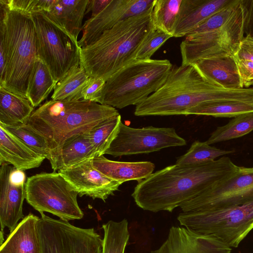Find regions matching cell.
Instances as JSON below:
<instances>
[{
    "label": "cell",
    "mask_w": 253,
    "mask_h": 253,
    "mask_svg": "<svg viewBox=\"0 0 253 253\" xmlns=\"http://www.w3.org/2000/svg\"><path fill=\"white\" fill-rule=\"evenodd\" d=\"M40 213L41 253H103V239L93 228L77 227Z\"/></svg>",
    "instance_id": "cell-11"
},
{
    "label": "cell",
    "mask_w": 253,
    "mask_h": 253,
    "mask_svg": "<svg viewBox=\"0 0 253 253\" xmlns=\"http://www.w3.org/2000/svg\"><path fill=\"white\" fill-rule=\"evenodd\" d=\"M219 100H253V87L226 89L207 81L192 65L172 67L164 84L136 106V116L186 115L197 105Z\"/></svg>",
    "instance_id": "cell-2"
},
{
    "label": "cell",
    "mask_w": 253,
    "mask_h": 253,
    "mask_svg": "<svg viewBox=\"0 0 253 253\" xmlns=\"http://www.w3.org/2000/svg\"><path fill=\"white\" fill-rule=\"evenodd\" d=\"M89 0H55L47 12V17L77 40Z\"/></svg>",
    "instance_id": "cell-23"
},
{
    "label": "cell",
    "mask_w": 253,
    "mask_h": 253,
    "mask_svg": "<svg viewBox=\"0 0 253 253\" xmlns=\"http://www.w3.org/2000/svg\"><path fill=\"white\" fill-rule=\"evenodd\" d=\"M172 36L157 29H154L144 42L137 52L135 60L151 59L155 52Z\"/></svg>",
    "instance_id": "cell-36"
},
{
    "label": "cell",
    "mask_w": 253,
    "mask_h": 253,
    "mask_svg": "<svg viewBox=\"0 0 253 253\" xmlns=\"http://www.w3.org/2000/svg\"><path fill=\"white\" fill-rule=\"evenodd\" d=\"M192 65L202 77L219 87L230 90L244 88L233 56L203 58Z\"/></svg>",
    "instance_id": "cell-18"
},
{
    "label": "cell",
    "mask_w": 253,
    "mask_h": 253,
    "mask_svg": "<svg viewBox=\"0 0 253 253\" xmlns=\"http://www.w3.org/2000/svg\"><path fill=\"white\" fill-rule=\"evenodd\" d=\"M40 218L32 213L25 216L0 246V253H41Z\"/></svg>",
    "instance_id": "cell-21"
},
{
    "label": "cell",
    "mask_w": 253,
    "mask_h": 253,
    "mask_svg": "<svg viewBox=\"0 0 253 253\" xmlns=\"http://www.w3.org/2000/svg\"><path fill=\"white\" fill-rule=\"evenodd\" d=\"M119 115L115 108L97 102L51 99L33 112L26 125L44 138L52 157L68 138Z\"/></svg>",
    "instance_id": "cell-4"
},
{
    "label": "cell",
    "mask_w": 253,
    "mask_h": 253,
    "mask_svg": "<svg viewBox=\"0 0 253 253\" xmlns=\"http://www.w3.org/2000/svg\"><path fill=\"white\" fill-rule=\"evenodd\" d=\"M155 0H111L96 15L85 21L82 38L78 41L82 48L95 42L105 31L119 22L140 14L153 6Z\"/></svg>",
    "instance_id": "cell-14"
},
{
    "label": "cell",
    "mask_w": 253,
    "mask_h": 253,
    "mask_svg": "<svg viewBox=\"0 0 253 253\" xmlns=\"http://www.w3.org/2000/svg\"><path fill=\"white\" fill-rule=\"evenodd\" d=\"M45 159L0 125V166L12 164L17 169L24 171L40 167Z\"/></svg>",
    "instance_id": "cell-20"
},
{
    "label": "cell",
    "mask_w": 253,
    "mask_h": 253,
    "mask_svg": "<svg viewBox=\"0 0 253 253\" xmlns=\"http://www.w3.org/2000/svg\"><path fill=\"white\" fill-rule=\"evenodd\" d=\"M233 57L243 88L251 87L253 85V37L244 36Z\"/></svg>",
    "instance_id": "cell-33"
},
{
    "label": "cell",
    "mask_w": 253,
    "mask_h": 253,
    "mask_svg": "<svg viewBox=\"0 0 253 253\" xmlns=\"http://www.w3.org/2000/svg\"><path fill=\"white\" fill-rule=\"evenodd\" d=\"M244 10V36L253 37V0H241Z\"/></svg>",
    "instance_id": "cell-39"
},
{
    "label": "cell",
    "mask_w": 253,
    "mask_h": 253,
    "mask_svg": "<svg viewBox=\"0 0 253 253\" xmlns=\"http://www.w3.org/2000/svg\"><path fill=\"white\" fill-rule=\"evenodd\" d=\"M177 218L183 227L237 248L253 229V200L221 209L182 212Z\"/></svg>",
    "instance_id": "cell-7"
},
{
    "label": "cell",
    "mask_w": 253,
    "mask_h": 253,
    "mask_svg": "<svg viewBox=\"0 0 253 253\" xmlns=\"http://www.w3.org/2000/svg\"><path fill=\"white\" fill-rule=\"evenodd\" d=\"M105 81L90 77L82 92V100L99 103Z\"/></svg>",
    "instance_id": "cell-38"
},
{
    "label": "cell",
    "mask_w": 253,
    "mask_h": 253,
    "mask_svg": "<svg viewBox=\"0 0 253 253\" xmlns=\"http://www.w3.org/2000/svg\"><path fill=\"white\" fill-rule=\"evenodd\" d=\"M94 168L107 177L123 182L130 180L138 182L151 174L155 168L151 162H118L109 160L104 155L92 160Z\"/></svg>",
    "instance_id": "cell-22"
},
{
    "label": "cell",
    "mask_w": 253,
    "mask_h": 253,
    "mask_svg": "<svg viewBox=\"0 0 253 253\" xmlns=\"http://www.w3.org/2000/svg\"><path fill=\"white\" fill-rule=\"evenodd\" d=\"M89 132V131H88ZM97 156L88 132L71 136L49 161L53 171L59 170Z\"/></svg>",
    "instance_id": "cell-24"
},
{
    "label": "cell",
    "mask_w": 253,
    "mask_h": 253,
    "mask_svg": "<svg viewBox=\"0 0 253 253\" xmlns=\"http://www.w3.org/2000/svg\"><path fill=\"white\" fill-rule=\"evenodd\" d=\"M0 125L39 155L49 161L51 159L52 154L45 140L26 124L12 126Z\"/></svg>",
    "instance_id": "cell-35"
},
{
    "label": "cell",
    "mask_w": 253,
    "mask_h": 253,
    "mask_svg": "<svg viewBox=\"0 0 253 253\" xmlns=\"http://www.w3.org/2000/svg\"><path fill=\"white\" fill-rule=\"evenodd\" d=\"M34 111L27 98L0 86V125H26Z\"/></svg>",
    "instance_id": "cell-25"
},
{
    "label": "cell",
    "mask_w": 253,
    "mask_h": 253,
    "mask_svg": "<svg viewBox=\"0 0 253 253\" xmlns=\"http://www.w3.org/2000/svg\"><path fill=\"white\" fill-rule=\"evenodd\" d=\"M231 250L211 236L185 227L172 226L165 241L151 253H231Z\"/></svg>",
    "instance_id": "cell-16"
},
{
    "label": "cell",
    "mask_w": 253,
    "mask_h": 253,
    "mask_svg": "<svg viewBox=\"0 0 253 253\" xmlns=\"http://www.w3.org/2000/svg\"><path fill=\"white\" fill-rule=\"evenodd\" d=\"M244 10L239 7L223 26L207 32L188 35L180 45L181 65H192L203 58L233 56L244 37Z\"/></svg>",
    "instance_id": "cell-10"
},
{
    "label": "cell",
    "mask_w": 253,
    "mask_h": 253,
    "mask_svg": "<svg viewBox=\"0 0 253 253\" xmlns=\"http://www.w3.org/2000/svg\"><path fill=\"white\" fill-rule=\"evenodd\" d=\"M12 10L31 14L36 12H47L55 0H1Z\"/></svg>",
    "instance_id": "cell-37"
},
{
    "label": "cell",
    "mask_w": 253,
    "mask_h": 253,
    "mask_svg": "<svg viewBox=\"0 0 253 253\" xmlns=\"http://www.w3.org/2000/svg\"><path fill=\"white\" fill-rule=\"evenodd\" d=\"M234 150H226L211 146L205 142L194 141L187 152L179 157L177 165L197 164L211 162L217 158L234 153Z\"/></svg>",
    "instance_id": "cell-34"
},
{
    "label": "cell",
    "mask_w": 253,
    "mask_h": 253,
    "mask_svg": "<svg viewBox=\"0 0 253 253\" xmlns=\"http://www.w3.org/2000/svg\"><path fill=\"white\" fill-rule=\"evenodd\" d=\"M253 130V112L233 118L226 125L218 126L206 141L210 144L242 137Z\"/></svg>",
    "instance_id": "cell-29"
},
{
    "label": "cell",
    "mask_w": 253,
    "mask_h": 253,
    "mask_svg": "<svg viewBox=\"0 0 253 253\" xmlns=\"http://www.w3.org/2000/svg\"><path fill=\"white\" fill-rule=\"evenodd\" d=\"M111 0H89L85 14L91 11V17H93L103 10Z\"/></svg>",
    "instance_id": "cell-40"
},
{
    "label": "cell",
    "mask_w": 253,
    "mask_h": 253,
    "mask_svg": "<svg viewBox=\"0 0 253 253\" xmlns=\"http://www.w3.org/2000/svg\"><path fill=\"white\" fill-rule=\"evenodd\" d=\"M10 180L14 184L18 185L25 184V174L24 171L17 169L14 167L10 173Z\"/></svg>",
    "instance_id": "cell-41"
},
{
    "label": "cell",
    "mask_w": 253,
    "mask_h": 253,
    "mask_svg": "<svg viewBox=\"0 0 253 253\" xmlns=\"http://www.w3.org/2000/svg\"><path fill=\"white\" fill-rule=\"evenodd\" d=\"M90 77L81 66L70 72L54 88L52 100H82V92Z\"/></svg>",
    "instance_id": "cell-28"
},
{
    "label": "cell",
    "mask_w": 253,
    "mask_h": 253,
    "mask_svg": "<svg viewBox=\"0 0 253 253\" xmlns=\"http://www.w3.org/2000/svg\"><path fill=\"white\" fill-rule=\"evenodd\" d=\"M238 168L225 156L201 164L171 165L138 182L131 196L145 211L172 212L235 173Z\"/></svg>",
    "instance_id": "cell-1"
},
{
    "label": "cell",
    "mask_w": 253,
    "mask_h": 253,
    "mask_svg": "<svg viewBox=\"0 0 253 253\" xmlns=\"http://www.w3.org/2000/svg\"><path fill=\"white\" fill-rule=\"evenodd\" d=\"M182 0H155L152 12L155 29L173 37Z\"/></svg>",
    "instance_id": "cell-30"
},
{
    "label": "cell",
    "mask_w": 253,
    "mask_h": 253,
    "mask_svg": "<svg viewBox=\"0 0 253 253\" xmlns=\"http://www.w3.org/2000/svg\"><path fill=\"white\" fill-rule=\"evenodd\" d=\"M253 200V167L237 171L180 206L183 212L215 210Z\"/></svg>",
    "instance_id": "cell-12"
},
{
    "label": "cell",
    "mask_w": 253,
    "mask_h": 253,
    "mask_svg": "<svg viewBox=\"0 0 253 253\" xmlns=\"http://www.w3.org/2000/svg\"><path fill=\"white\" fill-rule=\"evenodd\" d=\"M31 15L36 31L38 57L58 83L80 66L81 48L77 40L49 19L43 11Z\"/></svg>",
    "instance_id": "cell-8"
},
{
    "label": "cell",
    "mask_w": 253,
    "mask_h": 253,
    "mask_svg": "<svg viewBox=\"0 0 253 253\" xmlns=\"http://www.w3.org/2000/svg\"><path fill=\"white\" fill-rule=\"evenodd\" d=\"M152 9L119 22L81 48L80 66L90 77L106 81L135 60L141 45L155 29Z\"/></svg>",
    "instance_id": "cell-3"
},
{
    "label": "cell",
    "mask_w": 253,
    "mask_h": 253,
    "mask_svg": "<svg viewBox=\"0 0 253 253\" xmlns=\"http://www.w3.org/2000/svg\"><path fill=\"white\" fill-rule=\"evenodd\" d=\"M57 83L46 65L37 57L27 94V98L34 108L47 97Z\"/></svg>",
    "instance_id": "cell-27"
},
{
    "label": "cell",
    "mask_w": 253,
    "mask_h": 253,
    "mask_svg": "<svg viewBox=\"0 0 253 253\" xmlns=\"http://www.w3.org/2000/svg\"><path fill=\"white\" fill-rule=\"evenodd\" d=\"M92 160H86L58 172L80 197L85 195L105 202L123 182L111 179L97 170Z\"/></svg>",
    "instance_id": "cell-15"
},
{
    "label": "cell",
    "mask_w": 253,
    "mask_h": 253,
    "mask_svg": "<svg viewBox=\"0 0 253 253\" xmlns=\"http://www.w3.org/2000/svg\"><path fill=\"white\" fill-rule=\"evenodd\" d=\"M172 66L167 59L134 60L106 81L99 103L119 109L137 106L164 84Z\"/></svg>",
    "instance_id": "cell-6"
},
{
    "label": "cell",
    "mask_w": 253,
    "mask_h": 253,
    "mask_svg": "<svg viewBox=\"0 0 253 253\" xmlns=\"http://www.w3.org/2000/svg\"><path fill=\"white\" fill-rule=\"evenodd\" d=\"M103 253H125L129 238L127 219L109 220L102 224Z\"/></svg>",
    "instance_id": "cell-31"
},
{
    "label": "cell",
    "mask_w": 253,
    "mask_h": 253,
    "mask_svg": "<svg viewBox=\"0 0 253 253\" xmlns=\"http://www.w3.org/2000/svg\"><path fill=\"white\" fill-rule=\"evenodd\" d=\"M13 167L7 164L0 168V231L7 227L10 233L25 217L23 204L26 198L25 184L16 185L10 180Z\"/></svg>",
    "instance_id": "cell-17"
},
{
    "label": "cell",
    "mask_w": 253,
    "mask_h": 253,
    "mask_svg": "<svg viewBox=\"0 0 253 253\" xmlns=\"http://www.w3.org/2000/svg\"><path fill=\"white\" fill-rule=\"evenodd\" d=\"M253 112V100H219L200 104L190 109L186 115H196L215 118H235Z\"/></svg>",
    "instance_id": "cell-26"
},
{
    "label": "cell",
    "mask_w": 253,
    "mask_h": 253,
    "mask_svg": "<svg viewBox=\"0 0 253 253\" xmlns=\"http://www.w3.org/2000/svg\"><path fill=\"white\" fill-rule=\"evenodd\" d=\"M121 122V116L119 115L103 122L88 132L97 156L104 155L116 136Z\"/></svg>",
    "instance_id": "cell-32"
},
{
    "label": "cell",
    "mask_w": 253,
    "mask_h": 253,
    "mask_svg": "<svg viewBox=\"0 0 253 253\" xmlns=\"http://www.w3.org/2000/svg\"><path fill=\"white\" fill-rule=\"evenodd\" d=\"M0 50L5 66L0 86L27 98L38 57L37 34L31 14L9 9L0 0Z\"/></svg>",
    "instance_id": "cell-5"
},
{
    "label": "cell",
    "mask_w": 253,
    "mask_h": 253,
    "mask_svg": "<svg viewBox=\"0 0 253 253\" xmlns=\"http://www.w3.org/2000/svg\"><path fill=\"white\" fill-rule=\"evenodd\" d=\"M232 0H182L173 37H186Z\"/></svg>",
    "instance_id": "cell-19"
},
{
    "label": "cell",
    "mask_w": 253,
    "mask_h": 253,
    "mask_svg": "<svg viewBox=\"0 0 253 253\" xmlns=\"http://www.w3.org/2000/svg\"><path fill=\"white\" fill-rule=\"evenodd\" d=\"M25 191L27 202L40 213L47 212L68 221L84 216L77 202L78 193L58 172L28 177Z\"/></svg>",
    "instance_id": "cell-9"
},
{
    "label": "cell",
    "mask_w": 253,
    "mask_h": 253,
    "mask_svg": "<svg viewBox=\"0 0 253 253\" xmlns=\"http://www.w3.org/2000/svg\"><path fill=\"white\" fill-rule=\"evenodd\" d=\"M186 144V140L174 128L153 126L133 128L121 122L116 136L104 154L116 157L149 153Z\"/></svg>",
    "instance_id": "cell-13"
}]
</instances>
